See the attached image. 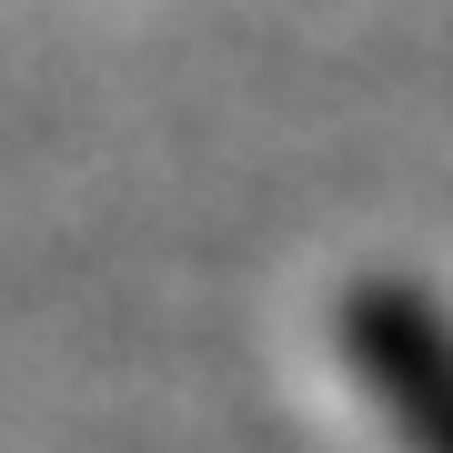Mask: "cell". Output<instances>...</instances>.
Returning <instances> with one entry per match:
<instances>
[{
    "label": "cell",
    "mask_w": 453,
    "mask_h": 453,
    "mask_svg": "<svg viewBox=\"0 0 453 453\" xmlns=\"http://www.w3.org/2000/svg\"><path fill=\"white\" fill-rule=\"evenodd\" d=\"M353 363L372 372L383 413L423 453H453V333L434 323L423 292H403V282H363L353 292Z\"/></svg>",
    "instance_id": "1"
}]
</instances>
